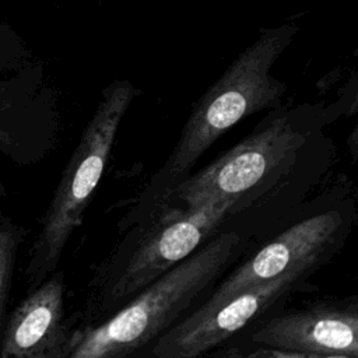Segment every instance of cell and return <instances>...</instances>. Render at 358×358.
Here are the masks:
<instances>
[{"label":"cell","mask_w":358,"mask_h":358,"mask_svg":"<svg viewBox=\"0 0 358 358\" xmlns=\"http://www.w3.org/2000/svg\"><path fill=\"white\" fill-rule=\"evenodd\" d=\"M296 31L291 22L262 29L259 38L206 91L186 120L172 154L151 182L155 196L183 180L207 148L243 117L281 105L285 85L270 70Z\"/></svg>","instance_id":"cell-1"},{"label":"cell","mask_w":358,"mask_h":358,"mask_svg":"<svg viewBox=\"0 0 358 358\" xmlns=\"http://www.w3.org/2000/svg\"><path fill=\"white\" fill-rule=\"evenodd\" d=\"M241 242L234 231L213 238L141 289L112 317L76 330L66 358H127L159 337L236 259Z\"/></svg>","instance_id":"cell-2"},{"label":"cell","mask_w":358,"mask_h":358,"mask_svg":"<svg viewBox=\"0 0 358 358\" xmlns=\"http://www.w3.org/2000/svg\"><path fill=\"white\" fill-rule=\"evenodd\" d=\"M134 96L127 81H116L103 92L71 154L31 246L27 280L31 288L55 273L73 232L81 225L103 175L119 124Z\"/></svg>","instance_id":"cell-3"},{"label":"cell","mask_w":358,"mask_h":358,"mask_svg":"<svg viewBox=\"0 0 358 358\" xmlns=\"http://www.w3.org/2000/svg\"><path fill=\"white\" fill-rule=\"evenodd\" d=\"M309 127L306 113L275 108L248 137L197 173L186 176L166 196H176L185 206L229 200L236 207L295 162Z\"/></svg>","instance_id":"cell-4"},{"label":"cell","mask_w":358,"mask_h":358,"mask_svg":"<svg viewBox=\"0 0 358 358\" xmlns=\"http://www.w3.org/2000/svg\"><path fill=\"white\" fill-rule=\"evenodd\" d=\"M234 210L229 200H210L185 208L162 207L154 211L129 253L115 264L105 288L106 299L110 303L130 301L199 249Z\"/></svg>","instance_id":"cell-5"},{"label":"cell","mask_w":358,"mask_h":358,"mask_svg":"<svg viewBox=\"0 0 358 358\" xmlns=\"http://www.w3.org/2000/svg\"><path fill=\"white\" fill-rule=\"evenodd\" d=\"M343 225L344 218L336 210L296 222L221 281L204 305L218 303L289 273L315 271L336 250Z\"/></svg>","instance_id":"cell-6"},{"label":"cell","mask_w":358,"mask_h":358,"mask_svg":"<svg viewBox=\"0 0 358 358\" xmlns=\"http://www.w3.org/2000/svg\"><path fill=\"white\" fill-rule=\"evenodd\" d=\"M301 270L246 289L214 305H201L190 316L169 327L154 347L155 358H197L221 344L267 310L312 274Z\"/></svg>","instance_id":"cell-7"},{"label":"cell","mask_w":358,"mask_h":358,"mask_svg":"<svg viewBox=\"0 0 358 358\" xmlns=\"http://www.w3.org/2000/svg\"><path fill=\"white\" fill-rule=\"evenodd\" d=\"M252 341L264 347L358 358V309L352 303H320L264 323Z\"/></svg>","instance_id":"cell-8"},{"label":"cell","mask_w":358,"mask_h":358,"mask_svg":"<svg viewBox=\"0 0 358 358\" xmlns=\"http://www.w3.org/2000/svg\"><path fill=\"white\" fill-rule=\"evenodd\" d=\"M64 281L52 273L11 312L0 334V358H66Z\"/></svg>","instance_id":"cell-9"},{"label":"cell","mask_w":358,"mask_h":358,"mask_svg":"<svg viewBox=\"0 0 358 358\" xmlns=\"http://www.w3.org/2000/svg\"><path fill=\"white\" fill-rule=\"evenodd\" d=\"M25 231L10 222L0 224V334L4 324V313L8 302L11 273L18 246L24 239Z\"/></svg>","instance_id":"cell-10"},{"label":"cell","mask_w":358,"mask_h":358,"mask_svg":"<svg viewBox=\"0 0 358 358\" xmlns=\"http://www.w3.org/2000/svg\"><path fill=\"white\" fill-rule=\"evenodd\" d=\"M227 358H351V357L317 355V354L280 350V348H271V347H259L248 352H232Z\"/></svg>","instance_id":"cell-11"},{"label":"cell","mask_w":358,"mask_h":358,"mask_svg":"<svg viewBox=\"0 0 358 358\" xmlns=\"http://www.w3.org/2000/svg\"><path fill=\"white\" fill-rule=\"evenodd\" d=\"M11 103L8 99H0V151L11 152L14 138L11 136Z\"/></svg>","instance_id":"cell-12"}]
</instances>
